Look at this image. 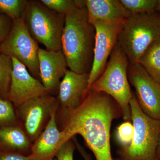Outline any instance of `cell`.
<instances>
[{
    "mask_svg": "<svg viewBox=\"0 0 160 160\" xmlns=\"http://www.w3.org/2000/svg\"><path fill=\"white\" fill-rule=\"evenodd\" d=\"M60 114L64 143L76 135H80L96 160H113L110 129L112 121L122 113L119 106L110 96L89 90L79 107Z\"/></svg>",
    "mask_w": 160,
    "mask_h": 160,
    "instance_id": "cell-1",
    "label": "cell"
},
{
    "mask_svg": "<svg viewBox=\"0 0 160 160\" xmlns=\"http://www.w3.org/2000/svg\"><path fill=\"white\" fill-rule=\"evenodd\" d=\"M76 2L65 15L62 50L69 70L89 73L93 63L95 29L89 22L85 1L76 0Z\"/></svg>",
    "mask_w": 160,
    "mask_h": 160,
    "instance_id": "cell-2",
    "label": "cell"
},
{
    "mask_svg": "<svg viewBox=\"0 0 160 160\" xmlns=\"http://www.w3.org/2000/svg\"><path fill=\"white\" fill-rule=\"evenodd\" d=\"M129 64L128 57L117 43L102 73L89 89L110 96L119 106L126 121L131 120L130 102L133 92L128 79Z\"/></svg>",
    "mask_w": 160,
    "mask_h": 160,
    "instance_id": "cell-3",
    "label": "cell"
},
{
    "mask_svg": "<svg viewBox=\"0 0 160 160\" xmlns=\"http://www.w3.org/2000/svg\"><path fill=\"white\" fill-rule=\"evenodd\" d=\"M159 37L160 13L155 11L147 14H131L123 24L118 43L129 63H138L150 44Z\"/></svg>",
    "mask_w": 160,
    "mask_h": 160,
    "instance_id": "cell-4",
    "label": "cell"
},
{
    "mask_svg": "<svg viewBox=\"0 0 160 160\" xmlns=\"http://www.w3.org/2000/svg\"><path fill=\"white\" fill-rule=\"evenodd\" d=\"M130 107L133 137L129 146L123 147L122 154L127 160H158L160 120L155 119L144 113L133 92Z\"/></svg>",
    "mask_w": 160,
    "mask_h": 160,
    "instance_id": "cell-5",
    "label": "cell"
},
{
    "mask_svg": "<svg viewBox=\"0 0 160 160\" xmlns=\"http://www.w3.org/2000/svg\"><path fill=\"white\" fill-rule=\"evenodd\" d=\"M21 18L32 37L46 49L62 50L65 15L52 11L40 1L29 0Z\"/></svg>",
    "mask_w": 160,
    "mask_h": 160,
    "instance_id": "cell-6",
    "label": "cell"
},
{
    "mask_svg": "<svg viewBox=\"0 0 160 160\" xmlns=\"http://www.w3.org/2000/svg\"><path fill=\"white\" fill-rule=\"evenodd\" d=\"M0 46L1 53L16 59L26 66L33 77L40 80V48L21 18L13 20L11 30L6 39L0 43Z\"/></svg>",
    "mask_w": 160,
    "mask_h": 160,
    "instance_id": "cell-7",
    "label": "cell"
},
{
    "mask_svg": "<svg viewBox=\"0 0 160 160\" xmlns=\"http://www.w3.org/2000/svg\"><path fill=\"white\" fill-rule=\"evenodd\" d=\"M58 105L57 98L47 94L14 106L19 125L32 144L45 129L52 112Z\"/></svg>",
    "mask_w": 160,
    "mask_h": 160,
    "instance_id": "cell-8",
    "label": "cell"
},
{
    "mask_svg": "<svg viewBox=\"0 0 160 160\" xmlns=\"http://www.w3.org/2000/svg\"><path fill=\"white\" fill-rule=\"evenodd\" d=\"M128 77L141 109L150 117L160 120V83L151 77L139 63H129Z\"/></svg>",
    "mask_w": 160,
    "mask_h": 160,
    "instance_id": "cell-9",
    "label": "cell"
},
{
    "mask_svg": "<svg viewBox=\"0 0 160 160\" xmlns=\"http://www.w3.org/2000/svg\"><path fill=\"white\" fill-rule=\"evenodd\" d=\"M124 23L109 24L102 22L92 23L96 35L93 63L88 81L89 89L106 68L108 58L117 44L119 34Z\"/></svg>",
    "mask_w": 160,
    "mask_h": 160,
    "instance_id": "cell-10",
    "label": "cell"
},
{
    "mask_svg": "<svg viewBox=\"0 0 160 160\" xmlns=\"http://www.w3.org/2000/svg\"><path fill=\"white\" fill-rule=\"evenodd\" d=\"M11 58L13 69L7 99L17 106L33 98L49 94L42 83L30 74L26 66Z\"/></svg>",
    "mask_w": 160,
    "mask_h": 160,
    "instance_id": "cell-11",
    "label": "cell"
},
{
    "mask_svg": "<svg viewBox=\"0 0 160 160\" xmlns=\"http://www.w3.org/2000/svg\"><path fill=\"white\" fill-rule=\"evenodd\" d=\"M89 73H78L68 69L60 83L58 108L61 112L72 111L79 107L89 92Z\"/></svg>",
    "mask_w": 160,
    "mask_h": 160,
    "instance_id": "cell-12",
    "label": "cell"
},
{
    "mask_svg": "<svg viewBox=\"0 0 160 160\" xmlns=\"http://www.w3.org/2000/svg\"><path fill=\"white\" fill-rule=\"evenodd\" d=\"M40 80L49 94L58 92L61 79L67 69V62L62 50H49L40 48L38 51Z\"/></svg>",
    "mask_w": 160,
    "mask_h": 160,
    "instance_id": "cell-13",
    "label": "cell"
},
{
    "mask_svg": "<svg viewBox=\"0 0 160 160\" xmlns=\"http://www.w3.org/2000/svg\"><path fill=\"white\" fill-rule=\"evenodd\" d=\"M58 108V105L53 109L45 129L32 144L31 154L35 160L54 158L57 152L64 144L62 132L57 122Z\"/></svg>",
    "mask_w": 160,
    "mask_h": 160,
    "instance_id": "cell-14",
    "label": "cell"
},
{
    "mask_svg": "<svg viewBox=\"0 0 160 160\" xmlns=\"http://www.w3.org/2000/svg\"><path fill=\"white\" fill-rule=\"evenodd\" d=\"M89 22H102L109 24L125 22L131 13L120 0H86Z\"/></svg>",
    "mask_w": 160,
    "mask_h": 160,
    "instance_id": "cell-15",
    "label": "cell"
},
{
    "mask_svg": "<svg viewBox=\"0 0 160 160\" xmlns=\"http://www.w3.org/2000/svg\"><path fill=\"white\" fill-rule=\"evenodd\" d=\"M32 143L19 125L0 127V150L28 156Z\"/></svg>",
    "mask_w": 160,
    "mask_h": 160,
    "instance_id": "cell-16",
    "label": "cell"
},
{
    "mask_svg": "<svg viewBox=\"0 0 160 160\" xmlns=\"http://www.w3.org/2000/svg\"><path fill=\"white\" fill-rule=\"evenodd\" d=\"M138 63L151 77L160 83V37L150 44Z\"/></svg>",
    "mask_w": 160,
    "mask_h": 160,
    "instance_id": "cell-17",
    "label": "cell"
},
{
    "mask_svg": "<svg viewBox=\"0 0 160 160\" xmlns=\"http://www.w3.org/2000/svg\"><path fill=\"white\" fill-rule=\"evenodd\" d=\"M12 69V58L0 53V98H7L11 84Z\"/></svg>",
    "mask_w": 160,
    "mask_h": 160,
    "instance_id": "cell-18",
    "label": "cell"
},
{
    "mask_svg": "<svg viewBox=\"0 0 160 160\" xmlns=\"http://www.w3.org/2000/svg\"><path fill=\"white\" fill-rule=\"evenodd\" d=\"M132 14H142L156 11L158 0H120Z\"/></svg>",
    "mask_w": 160,
    "mask_h": 160,
    "instance_id": "cell-19",
    "label": "cell"
},
{
    "mask_svg": "<svg viewBox=\"0 0 160 160\" xmlns=\"http://www.w3.org/2000/svg\"><path fill=\"white\" fill-rule=\"evenodd\" d=\"M27 0H0V14L14 20L20 18L26 8Z\"/></svg>",
    "mask_w": 160,
    "mask_h": 160,
    "instance_id": "cell-20",
    "label": "cell"
},
{
    "mask_svg": "<svg viewBox=\"0 0 160 160\" xmlns=\"http://www.w3.org/2000/svg\"><path fill=\"white\" fill-rule=\"evenodd\" d=\"M18 125L14 105L8 99L0 98V127Z\"/></svg>",
    "mask_w": 160,
    "mask_h": 160,
    "instance_id": "cell-21",
    "label": "cell"
},
{
    "mask_svg": "<svg viewBox=\"0 0 160 160\" xmlns=\"http://www.w3.org/2000/svg\"><path fill=\"white\" fill-rule=\"evenodd\" d=\"M44 6L59 14L66 13L76 6V0H41Z\"/></svg>",
    "mask_w": 160,
    "mask_h": 160,
    "instance_id": "cell-22",
    "label": "cell"
},
{
    "mask_svg": "<svg viewBox=\"0 0 160 160\" xmlns=\"http://www.w3.org/2000/svg\"><path fill=\"white\" fill-rule=\"evenodd\" d=\"M117 138L122 147L129 146L131 144L133 135L132 123L129 121L123 123L118 127Z\"/></svg>",
    "mask_w": 160,
    "mask_h": 160,
    "instance_id": "cell-23",
    "label": "cell"
},
{
    "mask_svg": "<svg viewBox=\"0 0 160 160\" xmlns=\"http://www.w3.org/2000/svg\"><path fill=\"white\" fill-rule=\"evenodd\" d=\"M71 139L61 146L55 155L57 160H73V153L76 149V145Z\"/></svg>",
    "mask_w": 160,
    "mask_h": 160,
    "instance_id": "cell-24",
    "label": "cell"
},
{
    "mask_svg": "<svg viewBox=\"0 0 160 160\" xmlns=\"http://www.w3.org/2000/svg\"><path fill=\"white\" fill-rule=\"evenodd\" d=\"M13 20L5 15L0 14V43L2 42L9 34Z\"/></svg>",
    "mask_w": 160,
    "mask_h": 160,
    "instance_id": "cell-25",
    "label": "cell"
},
{
    "mask_svg": "<svg viewBox=\"0 0 160 160\" xmlns=\"http://www.w3.org/2000/svg\"><path fill=\"white\" fill-rule=\"evenodd\" d=\"M0 160H35V159L32 154L26 156L0 150Z\"/></svg>",
    "mask_w": 160,
    "mask_h": 160,
    "instance_id": "cell-26",
    "label": "cell"
},
{
    "mask_svg": "<svg viewBox=\"0 0 160 160\" xmlns=\"http://www.w3.org/2000/svg\"><path fill=\"white\" fill-rule=\"evenodd\" d=\"M74 143H75L76 146H77L80 153L82 156L85 160H92L91 158L90 157V155L88 154L86 151H85L84 149L82 146H80V144L78 142L77 140H75L74 139H73Z\"/></svg>",
    "mask_w": 160,
    "mask_h": 160,
    "instance_id": "cell-27",
    "label": "cell"
},
{
    "mask_svg": "<svg viewBox=\"0 0 160 160\" xmlns=\"http://www.w3.org/2000/svg\"><path fill=\"white\" fill-rule=\"evenodd\" d=\"M157 158L158 160H160V136L157 149Z\"/></svg>",
    "mask_w": 160,
    "mask_h": 160,
    "instance_id": "cell-28",
    "label": "cell"
},
{
    "mask_svg": "<svg viewBox=\"0 0 160 160\" xmlns=\"http://www.w3.org/2000/svg\"><path fill=\"white\" fill-rule=\"evenodd\" d=\"M156 11L160 13V0H158L157 7Z\"/></svg>",
    "mask_w": 160,
    "mask_h": 160,
    "instance_id": "cell-29",
    "label": "cell"
},
{
    "mask_svg": "<svg viewBox=\"0 0 160 160\" xmlns=\"http://www.w3.org/2000/svg\"><path fill=\"white\" fill-rule=\"evenodd\" d=\"M50 160H57L56 158H54L52 159H51Z\"/></svg>",
    "mask_w": 160,
    "mask_h": 160,
    "instance_id": "cell-30",
    "label": "cell"
},
{
    "mask_svg": "<svg viewBox=\"0 0 160 160\" xmlns=\"http://www.w3.org/2000/svg\"><path fill=\"white\" fill-rule=\"evenodd\" d=\"M0 53H1V46H0Z\"/></svg>",
    "mask_w": 160,
    "mask_h": 160,
    "instance_id": "cell-31",
    "label": "cell"
}]
</instances>
